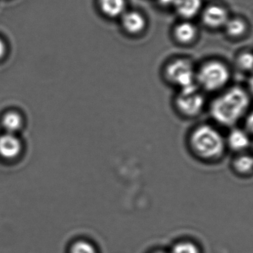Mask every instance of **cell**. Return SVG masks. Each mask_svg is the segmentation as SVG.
Returning <instances> with one entry per match:
<instances>
[{
  "label": "cell",
  "mask_w": 253,
  "mask_h": 253,
  "mask_svg": "<svg viewBox=\"0 0 253 253\" xmlns=\"http://www.w3.org/2000/svg\"><path fill=\"white\" fill-rule=\"evenodd\" d=\"M102 11L111 17L120 16L126 7L125 0H100Z\"/></svg>",
  "instance_id": "obj_11"
},
{
  "label": "cell",
  "mask_w": 253,
  "mask_h": 253,
  "mask_svg": "<svg viewBox=\"0 0 253 253\" xmlns=\"http://www.w3.org/2000/svg\"><path fill=\"white\" fill-rule=\"evenodd\" d=\"M203 20L211 28H218L228 21L227 11L219 6H211L205 10Z\"/></svg>",
  "instance_id": "obj_7"
},
{
  "label": "cell",
  "mask_w": 253,
  "mask_h": 253,
  "mask_svg": "<svg viewBox=\"0 0 253 253\" xmlns=\"http://www.w3.org/2000/svg\"><path fill=\"white\" fill-rule=\"evenodd\" d=\"M1 124L8 133H13L20 129L22 124V117L16 112L7 113L3 117Z\"/></svg>",
  "instance_id": "obj_13"
},
{
  "label": "cell",
  "mask_w": 253,
  "mask_h": 253,
  "mask_svg": "<svg viewBox=\"0 0 253 253\" xmlns=\"http://www.w3.org/2000/svg\"><path fill=\"white\" fill-rule=\"evenodd\" d=\"M123 23L124 28L131 34L141 32L145 26V20L142 15L135 11L126 13L123 16Z\"/></svg>",
  "instance_id": "obj_8"
},
{
  "label": "cell",
  "mask_w": 253,
  "mask_h": 253,
  "mask_svg": "<svg viewBox=\"0 0 253 253\" xmlns=\"http://www.w3.org/2000/svg\"><path fill=\"white\" fill-rule=\"evenodd\" d=\"M249 86L250 89H251V93H252V94L253 95V74L252 77H251V79H250Z\"/></svg>",
  "instance_id": "obj_22"
},
{
  "label": "cell",
  "mask_w": 253,
  "mask_h": 253,
  "mask_svg": "<svg viewBox=\"0 0 253 253\" xmlns=\"http://www.w3.org/2000/svg\"><path fill=\"white\" fill-rule=\"evenodd\" d=\"M226 28L229 35L233 37L242 36L246 30V25L241 19H232L228 20L226 23Z\"/></svg>",
  "instance_id": "obj_15"
},
{
  "label": "cell",
  "mask_w": 253,
  "mask_h": 253,
  "mask_svg": "<svg viewBox=\"0 0 253 253\" xmlns=\"http://www.w3.org/2000/svg\"><path fill=\"white\" fill-rule=\"evenodd\" d=\"M163 253V252H156V253Z\"/></svg>",
  "instance_id": "obj_23"
},
{
  "label": "cell",
  "mask_w": 253,
  "mask_h": 253,
  "mask_svg": "<svg viewBox=\"0 0 253 253\" xmlns=\"http://www.w3.org/2000/svg\"><path fill=\"white\" fill-rule=\"evenodd\" d=\"M230 79L227 67L219 62H210L205 64L196 74V84L208 91L219 90L224 87Z\"/></svg>",
  "instance_id": "obj_5"
},
{
  "label": "cell",
  "mask_w": 253,
  "mask_h": 253,
  "mask_svg": "<svg viewBox=\"0 0 253 253\" xmlns=\"http://www.w3.org/2000/svg\"><path fill=\"white\" fill-rule=\"evenodd\" d=\"M187 142L195 156L206 160L219 157L225 147L221 134L208 125H202L194 128L189 135Z\"/></svg>",
  "instance_id": "obj_2"
},
{
  "label": "cell",
  "mask_w": 253,
  "mask_h": 253,
  "mask_svg": "<svg viewBox=\"0 0 253 253\" xmlns=\"http://www.w3.org/2000/svg\"><path fill=\"white\" fill-rule=\"evenodd\" d=\"M238 66L240 69L250 71L253 69V54L245 53L239 56L237 61Z\"/></svg>",
  "instance_id": "obj_18"
},
{
  "label": "cell",
  "mask_w": 253,
  "mask_h": 253,
  "mask_svg": "<svg viewBox=\"0 0 253 253\" xmlns=\"http://www.w3.org/2000/svg\"><path fill=\"white\" fill-rule=\"evenodd\" d=\"M249 105L247 92L241 87H232L212 101L211 114L219 124L231 126L243 117Z\"/></svg>",
  "instance_id": "obj_1"
},
{
  "label": "cell",
  "mask_w": 253,
  "mask_h": 253,
  "mask_svg": "<svg viewBox=\"0 0 253 253\" xmlns=\"http://www.w3.org/2000/svg\"><path fill=\"white\" fill-rule=\"evenodd\" d=\"M4 53H5V45H4L2 40L0 39V59L3 57Z\"/></svg>",
  "instance_id": "obj_20"
},
{
  "label": "cell",
  "mask_w": 253,
  "mask_h": 253,
  "mask_svg": "<svg viewBox=\"0 0 253 253\" xmlns=\"http://www.w3.org/2000/svg\"><path fill=\"white\" fill-rule=\"evenodd\" d=\"M205 98L197 87L175 91L172 98V110L178 117L194 118L202 113L205 106Z\"/></svg>",
  "instance_id": "obj_4"
},
{
  "label": "cell",
  "mask_w": 253,
  "mask_h": 253,
  "mask_svg": "<svg viewBox=\"0 0 253 253\" xmlns=\"http://www.w3.org/2000/svg\"><path fill=\"white\" fill-rule=\"evenodd\" d=\"M175 35L180 42L187 44L194 40L196 35V29L191 23L183 22L175 28Z\"/></svg>",
  "instance_id": "obj_12"
},
{
  "label": "cell",
  "mask_w": 253,
  "mask_h": 253,
  "mask_svg": "<svg viewBox=\"0 0 253 253\" xmlns=\"http://www.w3.org/2000/svg\"><path fill=\"white\" fill-rule=\"evenodd\" d=\"M233 168L240 174H248L253 170V157L249 155L238 156L233 162Z\"/></svg>",
  "instance_id": "obj_14"
},
{
  "label": "cell",
  "mask_w": 253,
  "mask_h": 253,
  "mask_svg": "<svg viewBox=\"0 0 253 253\" xmlns=\"http://www.w3.org/2000/svg\"><path fill=\"white\" fill-rule=\"evenodd\" d=\"M159 1L165 5H169V4H175V0H159Z\"/></svg>",
  "instance_id": "obj_21"
},
{
  "label": "cell",
  "mask_w": 253,
  "mask_h": 253,
  "mask_svg": "<svg viewBox=\"0 0 253 253\" xmlns=\"http://www.w3.org/2000/svg\"><path fill=\"white\" fill-rule=\"evenodd\" d=\"M172 253H199V248L189 242H180L172 248Z\"/></svg>",
  "instance_id": "obj_17"
},
{
  "label": "cell",
  "mask_w": 253,
  "mask_h": 253,
  "mask_svg": "<svg viewBox=\"0 0 253 253\" xmlns=\"http://www.w3.org/2000/svg\"><path fill=\"white\" fill-rule=\"evenodd\" d=\"M246 126L250 132L253 133V111L247 117Z\"/></svg>",
  "instance_id": "obj_19"
},
{
  "label": "cell",
  "mask_w": 253,
  "mask_h": 253,
  "mask_svg": "<svg viewBox=\"0 0 253 253\" xmlns=\"http://www.w3.org/2000/svg\"><path fill=\"white\" fill-rule=\"evenodd\" d=\"M196 72L191 62L177 59L167 64L162 72V81L175 91L197 87Z\"/></svg>",
  "instance_id": "obj_3"
},
{
  "label": "cell",
  "mask_w": 253,
  "mask_h": 253,
  "mask_svg": "<svg viewBox=\"0 0 253 253\" xmlns=\"http://www.w3.org/2000/svg\"><path fill=\"white\" fill-rule=\"evenodd\" d=\"M71 253H96V251L94 247L89 242L79 241L73 245Z\"/></svg>",
  "instance_id": "obj_16"
},
{
  "label": "cell",
  "mask_w": 253,
  "mask_h": 253,
  "mask_svg": "<svg viewBox=\"0 0 253 253\" xmlns=\"http://www.w3.org/2000/svg\"><path fill=\"white\" fill-rule=\"evenodd\" d=\"M227 144L232 150L242 151L249 146L250 138L245 131L240 129H234L229 134Z\"/></svg>",
  "instance_id": "obj_10"
},
{
  "label": "cell",
  "mask_w": 253,
  "mask_h": 253,
  "mask_svg": "<svg viewBox=\"0 0 253 253\" xmlns=\"http://www.w3.org/2000/svg\"><path fill=\"white\" fill-rule=\"evenodd\" d=\"M22 144L19 138L12 133L0 136V156L4 159H13L20 153Z\"/></svg>",
  "instance_id": "obj_6"
},
{
  "label": "cell",
  "mask_w": 253,
  "mask_h": 253,
  "mask_svg": "<svg viewBox=\"0 0 253 253\" xmlns=\"http://www.w3.org/2000/svg\"><path fill=\"white\" fill-rule=\"evenodd\" d=\"M174 5L180 16L192 18L200 10L202 0H175Z\"/></svg>",
  "instance_id": "obj_9"
}]
</instances>
